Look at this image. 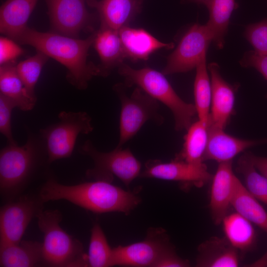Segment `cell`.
<instances>
[{"label": "cell", "instance_id": "cell-35", "mask_svg": "<svg viewBox=\"0 0 267 267\" xmlns=\"http://www.w3.org/2000/svg\"><path fill=\"white\" fill-rule=\"evenodd\" d=\"M23 49L12 39L1 37L0 38V65L13 61L22 55Z\"/></svg>", "mask_w": 267, "mask_h": 267}, {"label": "cell", "instance_id": "cell-33", "mask_svg": "<svg viewBox=\"0 0 267 267\" xmlns=\"http://www.w3.org/2000/svg\"><path fill=\"white\" fill-rule=\"evenodd\" d=\"M17 107L11 99L0 93V132L8 144H15L11 129L12 111Z\"/></svg>", "mask_w": 267, "mask_h": 267}, {"label": "cell", "instance_id": "cell-37", "mask_svg": "<svg viewBox=\"0 0 267 267\" xmlns=\"http://www.w3.org/2000/svg\"><path fill=\"white\" fill-rule=\"evenodd\" d=\"M249 266L252 267H267V251L261 258L250 264Z\"/></svg>", "mask_w": 267, "mask_h": 267}, {"label": "cell", "instance_id": "cell-28", "mask_svg": "<svg viewBox=\"0 0 267 267\" xmlns=\"http://www.w3.org/2000/svg\"><path fill=\"white\" fill-rule=\"evenodd\" d=\"M194 83L195 106L199 120L208 124L211 104L212 90L205 56L196 67Z\"/></svg>", "mask_w": 267, "mask_h": 267}, {"label": "cell", "instance_id": "cell-7", "mask_svg": "<svg viewBox=\"0 0 267 267\" xmlns=\"http://www.w3.org/2000/svg\"><path fill=\"white\" fill-rule=\"evenodd\" d=\"M123 86L118 85L114 88L121 102L119 147H122L148 121L159 125L164 122L157 100L138 87L128 96Z\"/></svg>", "mask_w": 267, "mask_h": 267}, {"label": "cell", "instance_id": "cell-34", "mask_svg": "<svg viewBox=\"0 0 267 267\" xmlns=\"http://www.w3.org/2000/svg\"><path fill=\"white\" fill-rule=\"evenodd\" d=\"M241 66L253 67L267 80V54H261L255 50L246 51L240 61Z\"/></svg>", "mask_w": 267, "mask_h": 267}, {"label": "cell", "instance_id": "cell-21", "mask_svg": "<svg viewBox=\"0 0 267 267\" xmlns=\"http://www.w3.org/2000/svg\"><path fill=\"white\" fill-rule=\"evenodd\" d=\"M38 0H6L0 8V31L15 40L25 30Z\"/></svg>", "mask_w": 267, "mask_h": 267}, {"label": "cell", "instance_id": "cell-5", "mask_svg": "<svg viewBox=\"0 0 267 267\" xmlns=\"http://www.w3.org/2000/svg\"><path fill=\"white\" fill-rule=\"evenodd\" d=\"M119 67L126 86L136 85L172 111L177 131L187 130L196 114L194 105L183 101L176 92L164 74L149 67L134 69L122 63Z\"/></svg>", "mask_w": 267, "mask_h": 267}, {"label": "cell", "instance_id": "cell-11", "mask_svg": "<svg viewBox=\"0 0 267 267\" xmlns=\"http://www.w3.org/2000/svg\"><path fill=\"white\" fill-rule=\"evenodd\" d=\"M212 42V35L206 25L194 24L169 56L162 73L170 75L186 72L196 68L202 58L206 56Z\"/></svg>", "mask_w": 267, "mask_h": 267}, {"label": "cell", "instance_id": "cell-36", "mask_svg": "<svg viewBox=\"0 0 267 267\" xmlns=\"http://www.w3.org/2000/svg\"><path fill=\"white\" fill-rule=\"evenodd\" d=\"M248 155L256 169L267 178V157L258 156L250 152Z\"/></svg>", "mask_w": 267, "mask_h": 267}, {"label": "cell", "instance_id": "cell-17", "mask_svg": "<svg viewBox=\"0 0 267 267\" xmlns=\"http://www.w3.org/2000/svg\"><path fill=\"white\" fill-rule=\"evenodd\" d=\"M118 32L126 58L134 61L146 60L157 50L174 47V43H163L141 28L126 26Z\"/></svg>", "mask_w": 267, "mask_h": 267}, {"label": "cell", "instance_id": "cell-19", "mask_svg": "<svg viewBox=\"0 0 267 267\" xmlns=\"http://www.w3.org/2000/svg\"><path fill=\"white\" fill-rule=\"evenodd\" d=\"M0 267H45L42 242L21 240L17 243L0 247Z\"/></svg>", "mask_w": 267, "mask_h": 267}, {"label": "cell", "instance_id": "cell-16", "mask_svg": "<svg viewBox=\"0 0 267 267\" xmlns=\"http://www.w3.org/2000/svg\"><path fill=\"white\" fill-rule=\"evenodd\" d=\"M223 130L208 125V139L203 161L215 160L220 163L232 161L245 149L267 142V139L255 140L236 138L225 133Z\"/></svg>", "mask_w": 267, "mask_h": 267}, {"label": "cell", "instance_id": "cell-40", "mask_svg": "<svg viewBox=\"0 0 267 267\" xmlns=\"http://www.w3.org/2000/svg\"></svg>", "mask_w": 267, "mask_h": 267}, {"label": "cell", "instance_id": "cell-29", "mask_svg": "<svg viewBox=\"0 0 267 267\" xmlns=\"http://www.w3.org/2000/svg\"><path fill=\"white\" fill-rule=\"evenodd\" d=\"M88 254L89 267L114 266L113 248H111L100 225L95 223L91 229Z\"/></svg>", "mask_w": 267, "mask_h": 267}, {"label": "cell", "instance_id": "cell-24", "mask_svg": "<svg viewBox=\"0 0 267 267\" xmlns=\"http://www.w3.org/2000/svg\"><path fill=\"white\" fill-rule=\"evenodd\" d=\"M209 18L205 24L211 33L213 42L218 49L223 48L230 18L238 4L235 0H209L205 4Z\"/></svg>", "mask_w": 267, "mask_h": 267}, {"label": "cell", "instance_id": "cell-15", "mask_svg": "<svg viewBox=\"0 0 267 267\" xmlns=\"http://www.w3.org/2000/svg\"><path fill=\"white\" fill-rule=\"evenodd\" d=\"M236 177L232 169V161L219 163L212 178L209 204L211 215L216 225L221 224L227 214Z\"/></svg>", "mask_w": 267, "mask_h": 267}, {"label": "cell", "instance_id": "cell-20", "mask_svg": "<svg viewBox=\"0 0 267 267\" xmlns=\"http://www.w3.org/2000/svg\"><path fill=\"white\" fill-rule=\"evenodd\" d=\"M141 0H88L98 11L101 26L119 31L132 20L140 9Z\"/></svg>", "mask_w": 267, "mask_h": 267}, {"label": "cell", "instance_id": "cell-39", "mask_svg": "<svg viewBox=\"0 0 267 267\" xmlns=\"http://www.w3.org/2000/svg\"></svg>", "mask_w": 267, "mask_h": 267}, {"label": "cell", "instance_id": "cell-8", "mask_svg": "<svg viewBox=\"0 0 267 267\" xmlns=\"http://www.w3.org/2000/svg\"><path fill=\"white\" fill-rule=\"evenodd\" d=\"M81 153L90 157L94 167L87 175L94 179L112 182L113 176L129 186L141 173V164L129 148L116 147L108 152L98 151L88 140L81 146Z\"/></svg>", "mask_w": 267, "mask_h": 267}, {"label": "cell", "instance_id": "cell-2", "mask_svg": "<svg viewBox=\"0 0 267 267\" xmlns=\"http://www.w3.org/2000/svg\"><path fill=\"white\" fill-rule=\"evenodd\" d=\"M95 35L79 39L60 34L38 31L27 27L15 41L35 48L64 65L69 81L79 89H85L94 76L101 75L100 67L87 62V55Z\"/></svg>", "mask_w": 267, "mask_h": 267}, {"label": "cell", "instance_id": "cell-1", "mask_svg": "<svg viewBox=\"0 0 267 267\" xmlns=\"http://www.w3.org/2000/svg\"><path fill=\"white\" fill-rule=\"evenodd\" d=\"M39 195L44 203L65 200L99 214L116 212L129 214L141 202L137 194L102 180L66 185L49 178L42 186Z\"/></svg>", "mask_w": 267, "mask_h": 267}, {"label": "cell", "instance_id": "cell-27", "mask_svg": "<svg viewBox=\"0 0 267 267\" xmlns=\"http://www.w3.org/2000/svg\"><path fill=\"white\" fill-rule=\"evenodd\" d=\"M187 131L182 148L175 159L193 164L203 163L208 139V124L198 120L192 123Z\"/></svg>", "mask_w": 267, "mask_h": 267}, {"label": "cell", "instance_id": "cell-9", "mask_svg": "<svg viewBox=\"0 0 267 267\" xmlns=\"http://www.w3.org/2000/svg\"><path fill=\"white\" fill-rule=\"evenodd\" d=\"M174 251L166 230L151 227L143 240L113 248L114 266L154 267L159 260Z\"/></svg>", "mask_w": 267, "mask_h": 267}, {"label": "cell", "instance_id": "cell-12", "mask_svg": "<svg viewBox=\"0 0 267 267\" xmlns=\"http://www.w3.org/2000/svg\"><path fill=\"white\" fill-rule=\"evenodd\" d=\"M139 177L178 181L184 188L201 187L213 178L204 163L193 164L175 159L165 163L149 160Z\"/></svg>", "mask_w": 267, "mask_h": 267}, {"label": "cell", "instance_id": "cell-3", "mask_svg": "<svg viewBox=\"0 0 267 267\" xmlns=\"http://www.w3.org/2000/svg\"><path fill=\"white\" fill-rule=\"evenodd\" d=\"M45 163L48 164L47 155L40 134H28L22 146L8 143L0 152L1 196L8 202L20 196Z\"/></svg>", "mask_w": 267, "mask_h": 267}, {"label": "cell", "instance_id": "cell-38", "mask_svg": "<svg viewBox=\"0 0 267 267\" xmlns=\"http://www.w3.org/2000/svg\"><path fill=\"white\" fill-rule=\"evenodd\" d=\"M209 0H187L188 2H193L197 3L198 4H204L208 1Z\"/></svg>", "mask_w": 267, "mask_h": 267}, {"label": "cell", "instance_id": "cell-18", "mask_svg": "<svg viewBox=\"0 0 267 267\" xmlns=\"http://www.w3.org/2000/svg\"><path fill=\"white\" fill-rule=\"evenodd\" d=\"M196 266L236 267L239 265V251L224 237H212L198 247Z\"/></svg>", "mask_w": 267, "mask_h": 267}, {"label": "cell", "instance_id": "cell-31", "mask_svg": "<svg viewBox=\"0 0 267 267\" xmlns=\"http://www.w3.org/2000/svg\"><path fill=\"white\" fill-rule=\"evenodd\" d=\"M48 58L44 53L37 51L36 54L16 65L17 72L26 89L36 99L35 88Z\"/></svg>", "mask_w": 267, "mask_h": 267}, {"label": "cell", "instance_id": "cell-32", "mask_svg": "<svg viewBox=\"0 0 267 267\" xmlns=\"http://www.w3.org/2000/svg\"><path fill=\"white\" fill-rule=\"evenodd\" d=\"M244 36L255 51L267 54V18L248 25Z\"/></svg>", "mask_w": 267, "mask_h": 267}, {"label": "cell", "instance_id": "cell-26", "mask_svg": "<svg viewBox=\"0 0 267 267\" xmlns=\"http://www.w3.org/2000/svg\"><path fill=\"white\" fill-rule=\"evenodd\" d=\"M222 223L225 237L239 252L244 254L253 248L256 233L251 222L235 212L227 214Z\"/></svg>", "mask_w": 267, "mask_h": 267}, {"label": "cell", "instance_id": "cell-14", "mask_svg": "<svg viewBox=\"0 0 267 267\" xmlns=\"http://www.w3.org/2000/svg\"><path fill=\"white\" fill-rule=\"evenodd\" d=\"M208 68L212 90L208 125L224 129L234 113L235 93L238 86L230 85L223 79L218 63L211 62Z\"/></svg>", "mask_w": 267, "mask_h": 267}, {"label": "cell", "instance_id": "cell-30", "mask_svg": "<svg viewBox=\"0 0 267 267\" xmlns=\"http://www.w3.org/2000/svg\"><path fill=\"white\" fill-rule=\"evenodd\" d=\"M236 169L243 176L248 191L258 200L267 205V178L257 171L248 152L238 159Z\"/></svg>", "mask_w": 267, "mask_h": 267}, {"label": "cell", "instance_id": "cell-6", "mask_svg": "<svg viewBox=\"0 0 267 267\" xmlns=\"http://www.w3.org/2000/svg\"><path fill=\"white\" fill-rule=\"evenodd\" d=\"M57 123L40 130L48 164L69 157L80 134H89L93 128L91 118L86 112L61 111Z\"/></svg>", "mask_w": 267, "mask_h": 267}, {"label": "cell", "instance_id": "cell-23", "mask_svg": "<svg viewBox=\"0 0 267 267\" xmlns=\"http://www.w3.org/2000/svg\"><path fill=\"white\" fill-rule=\"evenodd\" d=\"M0 91L13 100L17 108L22 111L32 110L37 101V99L32 97L26 89L13 61L0 65Z\"/></svg>", "mask_w": 267, "mask_h": 267}, {"label": "cell", "instance_id": "cell-4", "mask_svg": "<svg viewBox=\"0 0 267 267\" xmlns=\"http://www.w3.org/2000/svg\"><path fill=\"white\" fill-rule=\"evenodd\" d=\"M38 225L43 233V256L45 267H89L88 254L82 242L60 226L62 216L57 210H42Z\"/></svg>", "mask_w": 267, "mask_h": 267}, {"label": "cell", "instance_id": "cell-22", "mask_svg": "<svg viewBox=\"0 0 267 267\" xmlns=\"http://www.w3.org/2000/svg\"><path fill=\"white\" fill-rule=\"evenodd\" d=\"M93 44L101 61V75L107 74L109 69L121 65L126 58L117 30L101 26Z\"/></svg>", "mask_w": 267, "mask_h": 267}, {"label": "cell", "instance_id": "cell-13", "mask_svg": "<svg viewBox=\"0 0 267 267\" xmlns=\"http://www.w3.org/2000/svg\"><path fill=\"white\" fill-rule=\"evenodd\" d=\"M50 20L58 34L76 38L89 21L88 0H45Z\"/></svg>", "mask_w": 267, "mask_h": 267}, {"label": "cell", "instance_id": "cell-25", "mask_svg": "<svg viewBox=\"0 0 267 267\" xmlns=\"http://www.w3.org/2000/svg\"><path fill=\"white\" fill-rule=\"evenodd\" d=\"M231 206L236 212L267 233V212L237 177Z\"/></svg>", "mask_w": 267, "mask_h": 267}, {"label": "cell", "instance_id": "cell-10", "mask_svg": "<svg viewBox=\"0 0 267 267\" xmlns=\"http://www.w3.org/2000/svg\"><path fill=\"white\" fill-rule=\"evenodd\" d=\"M44 203L38 194L19 196L2 206L0 210V247L22 240L32 219L43 209Z\"/></svg>", "mask_w": 267, "mask_h": 267}]
</instances>
